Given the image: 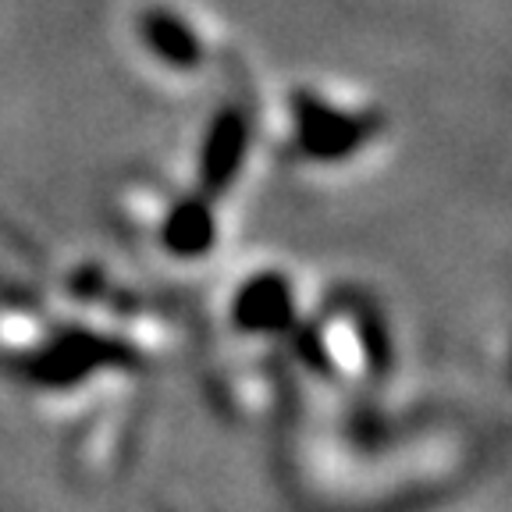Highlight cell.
Returning <instances> with one entry per match:
<instances>
[{"instance_id": "3957f363", "label": "cell", "mask_w": 512, "mask_h": 512, "mask_svg": "<svg viewBox=\"0 0 512 512\" xmlns=\"http://www.w3.org/2000/svg\"><path fill=\"white\" fill-rule=\"evenodd\" d=\"M256 143V121L242 104H224L214 111L196 146V189L210 200L232 192L249 164Z\"/></svg>"}, {"instance_id": "6da1fadb", "label": "cell", "mask_w": 512, "mask_h": 512, "mask_svg": "<svg viewBox=\"0 0 512 512\" xmlns=\"http://www.w3.org/2000/svg\"><path fill=\"white\" fill-rule=\"evenodd\" d=\"M388 118L360 93L320 82L285 89L278 107V139L303 164L338 168L381 143Z\"/></svg>"}, {"instance_id": "7a4b0ae2", "label": "cell", "mask_w": 512, "mask_h": 512, "mask_svg": "<svg viewBox=\"0 0 512 512\" xmlns=\"http://www.w3.org/2000/svg\"><path fill=\"white\" fill-rule=\"evenodd\" d=\"M132 40L139 54L164 75L192 79L214 61V36L207 22L178 0H146L132 11Z\"/></svg>"}, {"instance_id": "5b68a950", "label": "cell", "mask_w": 512, "mask_h": 512, "mask_svg": "<svg viewBox=\"0 0 512 512\" xmlns=\"http://www.w3.org/2000/svg\"><path fill=\"white\" fill-rule=\"evenodd\" d=\"M121 349L100 335H86V331H68V335L47 342L40 352H32L25 363V374L36 384L47 388H72L82 377L96 374L100 367L118 363Z\"/></svg>"}, {"instance_id": "277c9868", "label": "cell", "mask_w": 512, "mask_h": 512, "mask_svg": "<svg viewBox=\"0 0 512 512\" xmlns=\"http://www.w3.org/2000/svg\"><path fill=\"white\" fill-rule=\"evenodd\" d=\"M296 313V285L281 271L249 274L232 296V324L242 335H285Z\"/></svg>"}, {"instance_id": "8992f818", "label": "cell", "mask_w": 512, "mask_h": 512, "mask_svg": "<svg viewBox=\"0 0 512 512\" xmlns=\"http://www.w3.org/2000/svg\"><path fill=\"white\" fill-rule=\"evenodd\" d=\"M157 239L175 260H203L217 246V200L200 189L168 200L157 217Z\"/></svg>"}]
</instances>
